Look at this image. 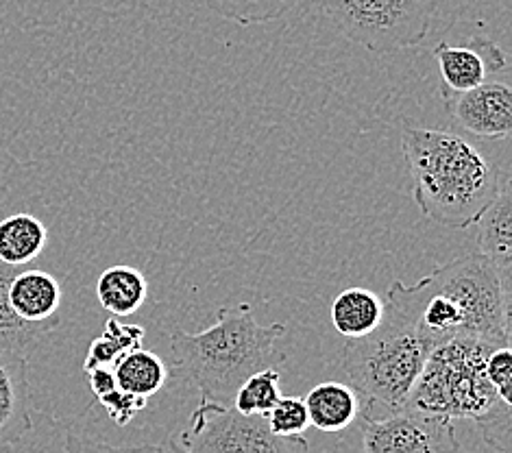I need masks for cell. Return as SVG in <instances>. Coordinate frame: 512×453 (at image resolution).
<instances>
[{
  "instance_id": "cell-1",
  "label": "cell",
  "mask_w": 512,
  "mask_h": 453,
  "mask_svg": "<svg viewBox=\"0 0 512 453\" xmlns=\"http://www.w3.org/2000/svg\"><path fill=\"white\" fill-rule=\"evenodd\" d=\"M384 305L406 318L432 351L456 338L510 347L512 295L478 251L436 266L412 286L393 281Z\"/></svg>"
},
{
  "instance_id": "cell-2",
  "label": "cell",
  "mask_w": 512,
  "mask_h": 453,
  "mask_svg": "<svg viewBox=\"0 0 512 453\" xmlns=\"http://www.w3.org/2000/svg\"><path fill=\"white\" fill-rule=\"evenodd\" d=\"M401 151L414 203L434 223L449 229L478 225L506 181L493 159L458 133L406 129Z\"/></svg>"
},
{
  "instance_id": "cell-3",
  "label": "cell",
  "mask_w": 512,
  "mask_h": 453,
  "mask_svg": "<svg viewBox=\"0 0 512 453\" xmlns=\"http://www.w3.org/2000/svg\"><path fill=\"white\" fill-rule=\"evenodd\" d=\"M286 336L284 323L258 325L249 303L221 308L216 323L203 332L184 329L170 334V353L194 384L201 399L231 406L236 390L264 369H277L286 353L277 342Z\"/></svg>"
},
{
  "instance_id": "cell-4",
  "label": "cell",
  "mask_w": 512,
  "mask_h": 453,
  "mask_svg": "<svg viewBox=\"0 0 512 453\" xmlns=\"http://www.w3.org/2000/svg\"><path fill=\"white\" fill-rule=\"evenodd\" d=\"M493 349L473 338H456L434 349L404 410L451 423L469 419L495 449L508 453L510 406L497 397L484 371Z\"/></svg>"
},
{
  "instance_id": "cell-5",
  "label": "cell",
  "mask_w": 512,
  "mask_h": 453,
  "mask_svg": "<svg viewBox=\"0 0 512 453\" xmlns=\"http://www.w3.org/2000/svg\"><path fill=\"white\" fill-rule=\"evenodd\" d=\"M430 353L417 329L384 305L380 327L343 347V371L362 399L360 419H371L377 410V419L404 410Z\"/></svg>"
},
{
  "instance_id": "cell-6",
  "label": "cell",
  "mask_w": 512,
  "mask_h": 453,
  "mask_svg": "<svg viewBox=\"0 0 512 453\" xmlns=\"http://www.w3.org/2000/svg\"><path fill=\"white\" fill-rule=\"evenodd\" d=\"M438 0H321L334 27L369 53L386 55L428 38Z\"/></svg>"
},
{
  "instance_id": "cell-7",
  "label": "cell",
  "mask_w": 512,
  "mask_h": 453,
  "mask_svg": "<svg viewBox=\"0 0 512 453\" xmlns=\"http://www.w3.org/2000/svg\"><path fill=\"white\" fill-rule=\"evenodd\" d=\"M175 440L181 453H308L310 449L303 436H275L264 416L240 414L231 406L203 399L190 414L188 430Z\"/></svg>"
},
{
  "instance_id": "cell-8",
  "label": "cell",
  "mask_w": 512,
  "mask_h": 453,
  "mask_svg": "<svg viewBox=\"0 0 512 453\" xmlns=\"http://www.w3.org/2000/svg\"><path fill=\"white\" fill-rule=\"evenodd\" d=\"M362 453H460L456 427L408 410L362 419Z\"/></svg>"
},
{
  "instance_id": "cell-9",
  "label": "cell",
  "mask_w": 512,
  "mask_h": 453,
  "mask_svg": "<svg viewBox=\"0 0 512 453\" xmlns=\"http://www.w3.org/2000/svg\"><path fill=\"white\" fill-rule=\"evenodd\" d=\"M451 122L482 140H504L512 131V90L502 81H486L467 92L441 90Z\"/></svg>"
},
{
  "instance_id": "cell-10",
  "label": "cell",
  "mask_w": 512,
  "mask_h": 453,
  "mask_svg": "<svg viewBox=\"0 0 512 453\" xmlns=\"http://www.w3.org/2000/svg\"><path fill=\"white\" fill-rule=\"evenodd\" d=\"M445 90L467 92L489 81V75L506 68V55L486 35H471L467 44L441 42L434 48Z\"/></svg>"
},
{
  "instance_id": "cell-11",
  "label": "cell",
  "mask_w": 512,
  "mask_h": 453,
  "mask_svg": "<svg viewBox=\"0 0 512 453\" xmlns=\"http://www.w3.org/2000/svg\"><path fill=\"white\" fill-rule=\"evenodd\" d=\"M31 427L27 355L0 349V449H11Z\"/></svg>"
},
{
  "instance_id": "cell-12",
  "label": "cell",
  "mask_w": 512,
  "mask_h": 453,
  "mask_svg": "<svg viewBox=\"0 0 512 453\" xmlns=\"http://www.w3.org/2000/svg\"><path fill=\"white\" fill-rule=\"evenodd\" d=\"M9 303L29 325H59L62 286L42 268H20L9 284Z\"/></svg>"
},
{
  "instance_id": "cell-13",
  "label": "cell",
  "mask_w": 512,
  "mask_h": 453,
  "mask_svg": "<svg viewBox=\"0 0 512 453\" xmlns=\"http://www.w3.org/2000/svg\"><path fill=\"white\" fill-rule=\"evenodd\" d=\"M478 225V253L489 260L504 290L512 295V186L508 177Z\"/></svg>"
},
{
  "instance_id": "cell-14",
  "label": "cell",
  "mask_w": 512,
  "mask_h": 453,
  "mask_svg": "<svg viewBox=\"0 0 512 453\" xmlns=\"http://www.w3.org/2000/svg\"><path fill=\"white\" fill-rule=\"evenodd\" d=\"M303 403H306L310 425L325 434L345 432L362 414V399L356 390L338 382L316 384L303 397Z\"/></svg>"
},
{
  "instance_id": "cell-15",
  "label": "cell",
  "mask_w": 512,
  "mask_h": 453,
  "mask_svg": "<svg viewBox=\"0 0 512 453\" xmlns=\"http://www.w3.org/2000/svg\"><path fill=\"white\" fill-rule=\"evenodd\" d=\"M46 240L48 231L33 214L18 212L0 218V264L29 266L44 251Z\"/></svg>"
},
{
  "instance_id": "cell-16",
  "label": "cell",
  "mask_w": 512,
  "mask_h": 453,
  "mask_svg": "<svg viewBox=\"0 0 512 453\" xmlns=\"http://www.w3.org/2000/svg\"><path fill=\"white\" fill-rule=\"evenodd\" d=\"M96 297L105 312L114 318H123L142 308L149 297V281L133 266H109L96 281Z\"/></svg>"
},
{
  "instance_id": "cell-17",
  "label": "cell",
  "mask_w": 512,
  "mask_h": 453,
  "mask_svg": "<svg viewBox=\"0 0 512 453\" xmlns=\"http://www.w3.org/2000/svg\"><path fill=\"white\" fill-rule=\"evenodd\" d=\"M384 301L367 288H347L332 303V325L340 336L358 340L380 327Z\"/></svg>"
},
{
  "instance_id": "cell-18",
  "label": "cell",
  "mask_w": 512,
  "mask_h": 453,
  "mask_svg": "<svg viewBox=\"0 0 512 453\" xmlns=\"http://www.w3.org/2000/svg\"><path fill=\"white\" fill-rule=\"evenodd\" d=\"M112 373L120 390L146 401L160 393L168 382V364L144 347L125 353L112 366Z\"/></svg>"
},
{
  "instance_id": "cell-19",
  "label": "cell",
  "mask_w": 512,
  "mask_h": 453,
  "mask_svg": "<svg viewBox=\"0 0 512 453\" xmlns=\"http://www.w3.org/2000/svg\"><path fill=\"white\" fill-rule=\"evenodd\" d=\"M20 268L0 264V349L14 351L24 355L35 342L48 332H53V325H29L14 312L9 303V284L16 277Z\"/></svg>"
},
{
  "instance_id": "cell-20",
  "label": "cell",
  "mask_w": 512,
  "mask_h": 453,
  "mask_svg": "<svg viewBox=\"0 0 512 453\" xmlns=\"http://www.w3.org/2000/svg\"><path fill=\"white\" fill-rule=\"evenodd\" d=\"M144 327L142 325H123L118 318H109L105 323L103 334L92 340L83 362V371L92 369H112L125 353L142 347Z\"/></svg>"
},
{
  "instance_id": "cell-21",
  "label": "cell",
  "mask_w": 512,
  "mask_h": 453,
  "mask_svg": "<svg viewBox=\"0 0 512 453\" xmlns=\"http://www.w3.org/2000/svg\"><path fill=\"white\" fill-rule=\"evenodd\" d=\"M299 3L301 0H205V5L216 16L242 24V27L275 22L290 14Z\"/></svg>"
},
{
  "instance_id": "cell-22",
  "label": "cell",
  "mask_w": 512,
  "mask_h": 453,
  "mask_svg": "<svg viewBox=\"0 0 512 453\" xmlns=\"http://www.w3.org/2000/svg\"><path fill=\"white\" fill-rule=\"evenodd\" d=\"M279 382H282V373H279V369H264L251 375L247 382L236 390L231 408L238 410L240 414L266 416L275 403L282 399Z\"/></svg>"
},
{
  "instance_id": "cell-23",
  "label": "cell",
  "mask_w": 512,
  "mask_h": 453,
  "mask_svg": "<svg viewBox=\"0 0 512 453\" xmlns=\"http://www.w3.org/2000/svg\"><path fill=\"white\" fill-rule=\"evenodd\" d=\"M266 425L275 436H303L310 427L303 397H282L266 416Z\"/></svg>"
},
{
  "instance_id": "cell-24",
  "label": "cell",
  "mask_w": 512,
  "mask_h": 453,
  "mask_svg": "<svg viewBox=\"0 0 512 453\" xmlns=\"http://www.w3.org/2000/svg\"><path fill=\"white\" fill-rule=\"evenodd\" d=\"M486 379L493 386L497 397L510 406V388H512V355L510 347H497L489 353L484 364Z\"/></svg>"
},
{
  "instance_id": "cell-25",
  "label": "cell",
  "mask_w": 512,
  "mask_h": 453,
  "mask_svg": "<svg viewBox=\"0 0 512 453\" xmlns=\"http://www.w3.org/2000/svg\"><path fill=\"white\" fill-rule=\"evenodd\" d=\"M101 406L107 410V414L112 416V421L120 427L129 425L136 416L146 408V399H138L133 397L129 393H125V390H120L118 386L112 390V393H107L99 399Z\"/></svg>"
},
{
  "instance_id": "cell-26",
  "label": "cell",
  "mask_w": 512,
  "mask_h": 453,
  "mask_svg": "<svg viewBox=\"0 0 512 453\" xmlns=\"http://www.w3.org/2000/svg\"><path fill=\"white\" fill-rule=\"evenodd\" d=\"M66 453H164V447L157 445H140V447H116L92 440L79 434H68L66 438Z\"/></svg>"
},
{
  "instance_id": "cell-27",
  "label": "cell",
  "mask_w": 512,
  "mask_h": 453,
  "mask_svg": "<svg viewBox=\"0 0 512 453\" xmlns=\"http://www.w3.org/2000/svg\"><path fill=\"white\" fill-rule=\"evenodd\" d=\"M85 375H88V384H90V390H92L96 401H99L103 395L112 393V390L116 388V379H114L112 369H92Z\"/></svg>"
},
{
  "instance_id": "cell-28",
  "label": "cell",
  "mask_w": 512,
  "mask_h": 453,
  "mask_svg": "<svg viewBox=\"0 0 512 453\" xmlns=\"http://www.w3.org/2000/svg\"><path fill=\"white\" fill-rule=\"evenodd\" d=\"M164 453H181V449L177 447V440H175V438H168V440H166Z\"/></svg>"
},
{
  "instance_id": "cell-29",
  "label": "cell",
  "mask_w": 512,
  "mask_h": 453,
  "mask_svg": "<svg viewBox=\"0 0 512 453\" xmlns=\"http://www.w3.org/2000/svg\"><path fill=\"white\" fill-rule=\"evenodd\" d=\"M5 194H7V188L0 186V197H5Z\"/></svg>"
},
{
  "instance_id": "cell-30",
  "label": "cell",
  "mask_w": 512,
  "mask_h": 453,
  "mask_svg": "<svg viewBox=\"0 0 512 453\" xmlns=\"http://www.w3.org/2000/svg\"><path fill=\"white\" fill-rule=\"evenodd\" d=\"M0 453H14L11 449H0Z\"/></svg>"
},
{
  "instance_id": "cell-31",
  "label": "cell",
  "mask_w": 512,
  "mask_h": 453,
  "mask_svg": "<svg viewBox=\"0 0 512 453\" xmlns=\"http://www.w3.org/2000/svg\"><path fill=\"white\" fill-rule=\"evenodd\" d=\"M3 199H5V197H0V205H3Z\"/></svg>"
}]
</instances>
